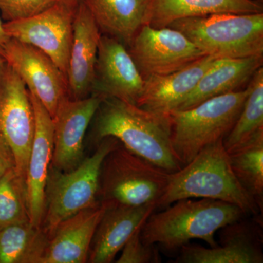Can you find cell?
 <instances>
[{"mask_svg":"<svg viewBox=\"0 0 263 263\" xmlns=\"http://www.w3.org/2000/svg\"><path fill=\"white\" fill-rule=\"evenodd\" d=\"M77 6L57 0L52 6L37 14L5 22V32L10 38L44 52L67 77Z\"/></svg>","mask_w":263,"mask_h":263,"instance_id":"obj_8","label":"cell"},{"mask_svg":"<svg viewBox=\"0 0 263 263\" xmlns=\"http://www.w3.org/2000/svg\"><path fill=\"white\" fill-rule=\"evenodd\" d=\"M30 221L26 179L16 168L0 179V228Z\"/></svg>","mask_w":263,"mask_h":263,"instance_id":"obj_26","label":"cell"},{"mask_svg":"<svg viewBox=\"0 0 263 263\" xmlns=\"http://www.w3.org/2000/svg\"><path fill=\"white\" fill-rule=\"evenodd\" d=\"M104 35L130 44L146 24L150 0H81Z\"/></svg>","mask_w":263,"mask_h":263,"instance_id":"obj_21","label":"cell"},{"mask_svg":"<svg viewBox=\"0 0 263 263\" xmlns=\"http://www.w3.org/2000/svg\"><path fill=\"white\" fill-rule=\"evenodd\" d=\"M162 212L152 213L143 223L141 238L146 245H159L176 251L193 239L202 240L210 247L217 245L218 230L246 216L236 205L220 200L182 199Z\"/></svg>","mask_w":263,"mask_h":263,"instance_id":"obj_3","label":"cell"},{"mask_svg":"<svg viewBox=\"0 0 263 263\" xmlns=\"http://www.w3.org/2000/svg\"><path fill=\"white\" fill-rule=\"evenodd\" d=\"M103 100L91 94L79 100L67 99L60 105L53 118L52 167L70 171L84 160L85 136Z\"/></svg>","mask_w":263,"mask_h":263,"instance_id":"obj_13","label":"cell"},{"mask_svg":"<svg viewBox=\"0 0 263 263\" xmlns=\"http://www.w3.org/2000/svg\"><path fill=\"white\" fill-rule=\"evenodd\" d=\"M105 204L106 209L90 245L87 262H114L127 240L157 209L154 203L139 206Z\"/></svg>","mask_w":263,"mask_h":263,"instance_id":"obj_16","label":"cell"},{"mask_svg":"<svg viewBox=\"0 0 263 263\" xmlns=\"http://www.w3.org/2000/svg\"><path fill=\"white\" fill-rule=\"evenodd\" d=\"M263 13L255 0H150L146 24L163 28L179 19L217 13Z\"/></svg>","mask_w":263,"mask_h":263,"instance_id":"obj_22","label":"cell"},{"mask_svg":"<svg viewBox=\"0 0 263 263\" xmlns=\"http://www.w3.org/2000/svg\"><path fill=\"white\" fill-rule=\"evenodd\" d=\"M49 236L30 221L0 228V263H42Z\"/></svg>","mask_w":263,"mask_h":263,"instance_id":"obj_23","label":"cell"},{"mask_svg":"<svg viewBox=\"0 0 263 263\" xmlns=\"http://www.w3.org/2000/svg\"><path fill=\"white\" fill-rule=\"evenodd\" d=\"M255 1L258 2V3H262L263 0H255Z\"/></svg>","mask_w":263,"mask_h":263,"instance_id":"obj_33","label":"cell"},{"mask_svg":"<svg viewBox=\"0 0 263 263\" xmlns=\"http://www.w3.org/2000/svg\"><path fill=\"white\" fill-rule=\"evenodd\" d=\"M2 57L53 119L70 98L67 77L54 62L37 48L13 38L5 45Z\"/></svg>","mask_w":263,"mask_h":263,"instance_id":"obj_11","label":"cell"},{"mask_svg":"<svg viewBox=\"0 0 263 263\" xmlns=\"http://www.w3.org/2000/svg\"><path fill=\"white\" fill-rule=\"evenodd\" d=\"M35 117V129L29 155L26 183L30 222L41 228L45 194L53 149V119L34 95L29 92Z\"/></svg>","mask_w":263,"mask_h":263,"instance_id":"obj_14","label":"cell"},{"mask_svg":"<svg viewBox=\"0 0 263 263\" xmlns=\"http://www.w3.org/2000/svg\"><path fill=\"white\" fill-rule=\"evenodd\" d=\"M119 143L113 137L103 138L97 144L92 155L84 158L79 165L70 171L50 167L41 224L48 236L62 221L100 202V167L105 157Z\"/></svg>","mask_w":263,"mask_h":263,"instance_id":"obj_6","label":"cell"},{"mask_svg":"<svg viewBox=\"0 0 263 263\" xmlns=\"http://www.w3.org/2000/svg\"><path fill=\"white\" fill-rule=\"evenodd\" d=\"M101 32L84 3L76 10L67 84L70 98L79 100L92 94L95 66Z\"/></svg>","mask_w":263,"mask_h":263,"instance_id":"obj_15","label":"cell"},{"mask_svg":"<svg viewBox=\"0 0 263 263\" xmlns=\"http://www.w3.org/2000/svg\"><path fill=\"white\" fill-rule=\"evenodd\" d=\"M188 198L228 202L239 208L246 215L262 213L237 179L223 139L205 147L179 171L170 173L167 186L156 206L165 209Z\"/></svg>","mask_w":263,"mask_h":263,"instance_id":"obj_2","label":"cell"},{"mask_svg":"<svg viewBox=\"0 0 263 263\" xmlns=\"http://www.w3.org/2000/svg\"><path fill=\"white\" fill-rule=\"evenodd\" d=\"M229 155L237 179L262 212L263 134Z\"/></svg>","mask_w":263,"mask_h":263,"instance_id":"obj_25","label":"cell"},{"mask_svg":"<svg viewBox=\"0 0 263 263\" xmlns=\"http://www.w3.org/2000/svg\"><path fill=\"white\" fill-rule=\"evenodd\" d=\"M239 221L222 228L221 243L215 247L208 249L190 243L183 246L176 262L262 263V235L255 232L254 226Z\"/></svg>","mask_w":263,"mask_h":263,"instance_id":"obj_18","label":"cell"},{"mask_svg":"<svg viewBox=\"0 0 263 263\" xmlns=\"http://www.w3.org/2000/svg\"><path fill=\"white\" fill-rule=\"evenodd\" d=\"M127 49L144 80L173 73L207 55L179 31L147 24L140 29Z\"/></svg>","mask_w":263,"mask_h":263,"instance_id":"obj_9","label":"cell"},{"mask_svg":"<svg viewBox=\"0 0 263 263\" xmlns=\"http://www.w3.org/2000/svg\"><path fill=\"white\" fill-rule=\"evenodd\" d=\"M216 59L206 55L173 73L145 79L143 93L137 106L153 113L169 115L193 91Z\"/></svg>","mask_w":263,"mask_h":263,"instance_id":"obj_19","label":"cell"},{"mask_svg":"<svg viewBox=\"0 0 263 263\" xmlns=\"http://www.w3.org/2000/svg\"><path fill=\"white\" fill-rule=\"evenodd\" d=\"M10 39L9 36L8 35L6 32L5 30L4 23L3 21L0 18V55L2 56L3 50L5 45L8 42V41Z\"/></svg>","mask_w":263,"mask_h":263,"instance_id":"obj_30","label":"cell"},{"mask_svg":"<svg viewBox=\"0 0 263 263\" xmlns=\"http://www.w3.org/2000/svg\"><path fill=\"white\" fill-rule=\"evenodd\" d=\"M13 168H16L14 153L5 137L0 133V179Z\"/></svg>","mask_w":263,"mask_h":263,"instance_id":"obj_29","label":"cell"},{"mask_svg":"<svg viewBox=\"0 0 263 263\" xmlns=\"http://www.w3.org/2000/svg\"><path fill=\"white\" fill-rule=\"evenodd\" d=\"M35 117L29 91L6 62L0 70V133L14 153L16 170L26 179Z\"/></svg>","mask_w":263,"mask_h":263,"instance_id":"obj_10","label":"cell"},{"mask_svg":"<svg viewBox=\"0 0 263 263\" xmlns=\"http://www.w3.org/2000/svg\"><path fill=\"white\" fill-rule=\"evenodd\" d=\"M63 1L67 2V3H72L74 5H79L81 3V0H63Z\"/></svg>","mask_w":263,"mask_h":263,"instance_id":"obj_31","label":"cell"},{"mask_svg":"<svg viewBox=\"0 0 263 263\" xmlns=\"http://www.w3.org/2000/svg\"><path fill=\"white\" fill-rule=\"evenodd\" d=\"M142 228V227H141ZM141 228L137 230L122 249L117 263L160 262L161 259L155 245H146L141 238Z\"/></svg>","mask_w":263,"mask_h":263,"instance_id":"obj_28","label":"cell"},{"mask_svg":"<svg viewBox=\"0 0 263 263\" xmlns=\"http://www.w3.org/2000/svg\"><path fill=\"white\" fill-rule=\"evenodd\" d=\"M262 64L263 56L216 59L176 110L192 108L209 99L245 89Z\"/></svg>","mask_w":263,"mask_h":263,"instance_id":"obj_20","label":"cell"},{"mask_svg":"<svg viewBox=\"0 0 263 263\" xmlns=\"http://www.w3.org/2000/svg\"><path fill=\"white\" fill-rule=\"evenodd\" d=\"M216 58L263 56V13H217L175 21L168 27Z\"/></svg>","mask_w":263,"mask_h":263,"instance_id":"obj_5","label":"cell"},{"mask_svg":"<svg viewBox=\"0 0 263 263\" xmlns=\"http://www.w3.org/2000/svg\"><path fill=\"white\" fill-rule=\"evenodd\" d=\"M145 80L123 43L102 34L92 94L114 98L136 105L144 88Z\"/></svg>","mask_w":263,"mask_h":263,"instance_id":"obj_12","label":"cell"},{"mask_svg":"<svg viewBox=\"0 0 263 263\" xmlns=\"http://www.w3.org/2000/svg\"><path fill=\"white\" fill-rule=\"evenodd\" d=\"M106 209L100 202L60 222L49 236L42 263H86L95 230Z\"/></svg>","mask_w":263,"mask_h":263,"instance_id":"obj_17","label":"cell"},{"mask_svg":"<svg viewBox=\"0 0 263 263\" xmlns=\"http://www.w3.org/2000/svg\"><path fill=\"white\" fill-rule=\"evenodd\" d=\"M93 119L95 143L113 137L134 153L169 173L181 169L171 144L170 115L153 113L114 98L102 100Z\"/></svg>","mask_w":263,"mask_h":263,"instance_id":"obj_1","label":"cell"},{"mask_svg":"<svg viewBox=\"0 0 263 263\" xmlns=\"http://www.w3.org/2000/svg\"><path fill=\"white\" fill-rule=\"evenodd\" d=\"M169 175L119 142L100 167L98 200L129 206L156 205L165 190Z\"/></svg>","mask_w":263,"mask_h":263,"instance_id":"obj_7","label":"cell"},{"mask_svg":"<svg viewBox=\"0 0 263 263\" xmlns=\"http://www.w3.org/2000/svg\"><path fill=\"white\" fill-rule=\"evenodd\" d=\"M5 62V59L3 58V57H2L1 55H0V70H1L2 67H3V65H4Z\"/></svg>","mask_w":263,"mask_h":263,"instance_id":"obj_32","label":"cell"},{"mask_svg":"<svg viewBox=\"0 0 263 263\" xmlns=\"http://www.w3.org/2000/svg\"><path fill=\"white\" fill-rule=\"evenodd\" d=\"M249 94V87L209 99L193 108L170 115L171 144L181 165L205 147L224 139L234 126Z\"/></svg>","mask_w":263,"mask_h":263,"instance_id":"obj_4","label":"cell"},{"mask_svg":"<svg viewBox=\"0 0 263 263\" xmlns=\"http://www.w3.org/2000/svg\"><path fill=\"white\" fill-rule=\"evenodd\" d=\"M57 0H0V13L6 22H15L37 14Z\"/></svg>","mask_w":263,"mask_h":263,"instance_id":"obj_27","label":"cell"},{"mask_svg":"<svg viewBox=\"0 0 263 263\" xmlns=\"http://www.w3.org/2000/svg\"><path fill=\"white\" fill-rule=\"evenodd\" d=\"M249 94L236 122L223 139L230 154L263 134V67L256 71L249 81Z\"/></svg>","mask_w":263,"mask_h":263,"instance_id":"obj_24","label":"cell"}]
</instances>
